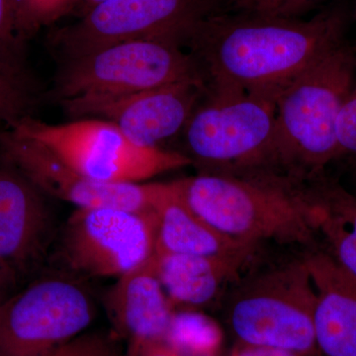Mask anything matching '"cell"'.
Here are the masks:
<instances>
[{
    "instance_id": "obj_1",
    "label": "cell",
    "mask_w": 356,
    "mask_h": 356,
    "mask_svg": "<svg viewBox=\"0 0 356 356\" xmlns=\"http://www.w3.org/2000/svg\"><path fill=\"white\" fill-rule=\"evenodd\" d=\"M344 28L341 9L309 20L212 13L194 25L182 48L197 64L208 92L281 93L343 41Z\"/></svg>"
},
{
    "instance_id": "obj_2",
    "label": "cell",
    "mask_w": 356,
    "mask_h": 356,
    "mask_svg": "<svg viewBox=\"0 0 356 356\" xmlns=\"http://www.w3.org/2000/svg\"><path fill=\"white\" fill-rule=\"evenodd\" d=\"M177 182L187 205L232 240L317 248L305 182L273 173H198Z\"/></svg>"
},
{
    "instance_id": "obj_3",
    "label": "cell",
    "mask_w": 356,
    "mask_h": 356,
    "mask_svg": "<svg viewBox=\"0 0 356 356\" xmlns=\"http://www.w3.org/2000/svg\"><path fill=\"white\" fill-rule=\"evenodd\" d=\"M356 81V49L343 41L281 91L275 149L283 175L305 182L339 159L337 124Z\"/></svg>"
},
{
    "instance_id": "obj_4",
    "label": "cell",
    "mask_w": 356,
    "mask_h": 356,
    "mask_svg": "<svg viewBox=\"0 0 356 356\" xmlns=\"http://www.w3.org/2000/svg\"><path fill=\"white\" fill-rule=\"evenodd\" d=\"M280 95L205 90L181 132L191 165L199 173L284 175L275 149Z\"/></svg>"
},
{
    "instance_id": "obj_5",
    "label": "cell",
    "mask_w": 356,
    "mask_h": 356,
    "mask_svg": "<svg viewBox=\"0 0 356 356\" xmlns=\"http://www.w3.org/2000/svg\"><path fill=\"white\" fill-rule=\"evenodd\" d=\"M315 292L304 257L241 276L225 299V317L241 343L317 356Z\"/></svg>"
},
{
    "instance_id": "obj_6",
    "label": "cell",
    "mask_w": 356,
    "mask_h": 356,
    "mask_svg": "<svg viewBox=\"0 0 356 356\" xmlns=\"http://www.w3.org/2000/svg\"><path fill=\"white\" fill-rule=\"evenodd\" d=\"M9 129L39 143L70 168L98 181L140 184L191 165L184 154L139 146L111 122L102 119L50 124L29 116Z\"/></svg>"
},
{
    "instance_id": "obj_7",
    "label": "cell",
    "mask_w": 356,
    "mask_h": 356,
    "mask_svg": "<svg viewBox=\"0 0 356 356\" xmlns=\"http://www.w3.org/2000/svg\"><path fill=\"white\" fill-rule=\"evenodd\" d=\"M96 315L86 280L46 274L0 305V356H49L88 331Z\"/></svg>"
},
{
    "instance_id": "obj_8",
    "label": "cell",
    "mask_w": 356,
    "mask_h": 356,
    "mask_svg": "<svg viewBox=\"0 0 356 356\" xmlns=\"http://www.w3.org/2000/svg\"><path fill=\"white\" fill-rule=\"evenodd\" d=\"M201 81L191 54L163 40H136L63 60L55 83L58 102L138 92L184 81Z\"/></svg>"
},
{
    "instance_id": "obj_9",
    "label": "cell",
    "mask_w": 356,
    "mask_h": 356,
    "mask_svg": "<svg viewBox=\"0 0 356 356\" xmlns=\"http://www.w3.org/2000/svg\"><path fill=\"white\" fill-rule=\"evenodd\" d=\"M156 212L76 208L58 231L63 271L83 278H117L156 252Z\"/></svg>"
},
{
    "instance_id": "obj_10",
    "label": "cell",
    "mask_w": 356,
    "mask_h": 356,
    "mask_svg": "<svg viewBox=\"0 0 356 356\" xmlns=\"http://www.w3.org/2000/svg\"><path fill=\"white\" fill-rule=\"evenodd\" d=\"M216 13V0H106L54 33L51 44L63 60L136 40L182 48L194 25Z\"/></svg>"
},
{
    "instance_id": "obj_11",
    "label": "cell",
    "mask_w": 356,
    "mask_h": 356,
    "mask_svg": "<svg viewBox=\"0 0 356 356\" xmlns=\"http://www.w3.org/2000/svg\"><path fill=\"white\" fill-rule=\"evenodd\" d=\"M0 159L13 165L49 198L76 208L154 212L165 182L112 184L86 177L35 140L0 127Z\"/></svg>"
},
{
    "instance_id": "obj_12",
    "label": "cell",
    "mask_w": 356,
    "mask_h": 356,
    "mask_svg": "<svg viewBox=\"0 0 356 356\" xmlns=\"http://www.w3.org/2000/svg\"><path fill=\"white\" fill-rule=\"evenodd\" d=\"M205 90L203 81L191 79L128 95L60 102L72 118L111 122L135 144L156 147L182 132Z\"/></svg>"
},
{
    "instance_id": "obj_13",
    "label": "cell",
    "mask_w": 356,
    "mask_h": 356,
    "mask_svg": "<svg viewBox=\"0 0 356 356\" xmlns=\"http://www.w3.org/2000/svg\"><path fill=\"white\" fill-rule=\"evenodd\" d=\"M48 198L0 159V268L15 282L43 264L57 238Z\"/></svg>"
},
{
    "instance_id": "obj_14",
    "label": "cell",
    "mask_w": 356,
    "mask_h": 356,
    "mask_svg": "<svg viewBox=\"0 0 356 356\" xmlns=\"http://www.w3.org/2000/svg\"><path fill=\"white\" fill-rule=\"evenodd\" d=\"M315 292L317 356H356V277L322 248L303 255Z\"/></svg>"
},
{
    "instance_id": "obj_15",
    "label": "cell",
    "mask_w": 356,
    "mask_h": 356,
    "mask_svg": "<svg viewBox=\"0 0 356 356\" xmlns=\"http://www.w3.org/2000/svg\"><path fill=\"white\" fill-rule=\"evenodd\" d=\"M111 331L126 343L165 341L175 310L156 273L154 255L124 274L102 297Z\"/></svg>"
},
{
    "instance_id": "obj_16",
    "label": "cell",
    "mask_w": 356,
    "mask_h": 356,
    "mask_svg": "<svg viewBox=\"0 0 356 356\" xmlns=\"http://www.w3.org/2000/svg\"><path fill=\"white\" fill-rule=\"evenodd\" d=\"M156 252L229 259L250 267L259 248L228 238L210 226L185 202L177 180L165 182L156 208Z\"/></svg>"
},
{
    "instance_id": "obj_17",
    "label": "cell",
    "mask_w": 356,
    "mask_h": 356,
    "mask_svg": "<svg viewBox=\"0 0 356 356\" xmlns=\"http://www.w3.org/2000/svg\"><path fill=\"white\" fill-rule=\"evenodd\" d=\"M154 262L175 310H199L210 305L248 268L229 259L189 254H154Z\"/></svg>"
},
{
    "instance_id": "obj_18",
    "label": "cell",
    "mask_w": 356,
    "mask_h": 356,
    "mask_svg": "<svg viewBox=\"0 0 356 356\" xmlns=\"http://www.w3.org/2000/svg\"><path fill=\"white\" fill-rule=\"evenodd\" d=\"M318 240L332 259L356 277V195L325 172L305 182Z\"/></svg>"
},
{
    "instance_id": "obj_19",
    "label": "cell",
    "mask_w": 356,
    "mask_h": 356,
    "mask_svg": "<svg viewBox=\"0 0 356 356\" xmlns=\"http://www.w3.org/2000/svg\"><path fill=\"white\" fill-rule=\"evenodd\" d=\"M165 343L180 356H219L224 332L221 325L203 312L181 309L173 314Z\"/></svg>"
},
{
    "instance_id": "obj_20",
    "label": "cell",
    "mask_w": 356,
    "mask_h": 356,
    "mask_svg": "<svg viewBox=\"0 0 356 356\" xmlns=\"http://www.w3.org/2000/svg\"><path fill=\"white\" fill-rule=\"evenodd\" d=\"M38 95L34 79L16 76L0 67V127L13 128L22 119L32 116Z\"/></svg>"
},
{
    "instance_id": "obj_21",
    "label": "cell",
    "mask_w": 356,
    "mask_h": 356,
    "mask_svg": "<svg viewBox=\"0 0 356 356\" xmlns=\"http://www.w3.org/2000/svg\"><path fill=\"white\" fill-rule=\"evenodd\" d=\"M0 67L34 79L28 69L26 41L18 29L17 0H0Z\"/></svg>"
},
{
    "instance_id": "obj_22",
    "label": "cell",
    "mask_w": 356,
    "mask_h": 356,
    "mask_svg": "<svg viewBox=\"0 0 356 356\" xmlns=\"http://www.w3.org/2000/svg\"><path fill=\"white\" fill-rule=\"evenodd\" d=\"M217 13L301 18L324 0H216Z\"/></svg>"
},
{
    "instance_id": "obj_23",
    "label": "cell",
    "mask_w": 356,
    "mask_h": 356,
    "mask_svg": "<svg viewBox=\"0 0 356 356\" xmlns=\"http://www.w3.org/2000/svg\"><path fill=\"white\" fill-rule=\"evenodd\" d=\"M79 0H17L18 29L28 40L44 26L64 17L76 8Z\"/></svg>"
},
{
    "instance_id": "obj_24",
    "label": "cell",
    "mask_w": 356,
    "mask_h": 356,
    "mask_svg": "<svg viewBox=\"0 0 356 356\" xmlns=\"http://www.w3.org/2000/svg\"><path fill=\"white\" fill-rule=\"evenodd\" d=\"M122 341L113 332L86 331L49 356H124Z\"/></svg>"
},
{
    "instance_id": "obj_25",
    "label": "cell",
    "mask_w": 356,
    "mask_h": 356,
    "mask_svg": "<svg viewBox=\"0 0 356 356\" xmlns=\"http://www.w3.org/2000/svg\"><path fill=\"white\" fill-rule=\"evenodd\" d=\"M339 159H356V81L337 124Z\"/></svg>"
},
{
    "instance_id": "obj_26",
    "label": "cell",
    "mask_w": 356,
    "mask_h": 356,
    "mask_svg": "<svg viewBox=\"0 0 356 356\" xmlns=\"http://www.w3.org/2000/svg\"><path fill=\"white\" fill-rule=\"evenodd\" d=\"M229 356H301L293 351L273 348V346H257L238 343L231 351Z\"/></svg>"
},
{
    "instance_id": "obj_27",
    "label": "cell",
    "mask_w": 356,
    "mask_h": 356,
    "mask_svg": "<svg viewBox=\"0 0 356 356\" xmlns=\"http://www.w3.org/2000/svg\"><path fill=\"white\" fill-rule=\"evenodd\" d=\"M138 356H180L165 341L140 343Z\"/></svg>"
},
{
    "instance_id": "obj_28",
    "label": "cell",
    "mask_w": 356,
    "mask_h": 356,
    "mask_svg": "<svg viewBox=\"0 0 356 356\" xmlns=\"http://www.w3.org/2000/svg\"><path fill=\"white\" fill-rule=\"evenodd\" d=\"M15 281L0 268V305L11 295Z\"/></svg>"
},
{
    "instance_id": "obj_29",
    "label": "cell",
    "mask_w": 356,
    "mask_h": 356,
    "mask_svg": "<svg viewBox=\"0 0 356 356\" xmlns=\"http://www.w3.org/2000/svg\"><path fill=\"white\" fill-rule=\"evenodd\" d=\"M103 1H106V0H79L76 7H79L81 16H83V14L90 10L91 8H93L97 4L102 3Z\"/></svg>"
},
{
    "instance_id": "obj_30",
    "label": "cell",
    "mask_w": 356,
    "mask_h": 356,
    "mask_svg": "<svg viewBox=\"0 0 356 356\" xmlns=\"http://www.w3.org/2000/svg\"><path fill=\"white\" fill-rule=\"evenodd\" d=\"M140 343L138 341H130L125 348L124 356H138L139 355Z\"/></svg>"
},
{
    "instance_id": "obj_31",
    "label": "cell",
    "mask_w": 356,
    "mask_h": 356,
    "mask_svg": "<svg viewBox=\"0 0 356 356\" xmlns=\"http://www.w3.org/2000/svg\"><path fill=\"white\" fill-rule=\"evenodd\" d=\"M353 165H355V191H353V193L356 195V159H353Z\"/></svg>"
}]
</instances>
